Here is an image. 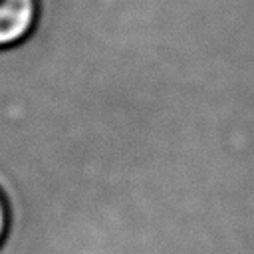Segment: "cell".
Segmentation results:
<instances>
[{"label":"cell","instance_id":"obj_2","mask_svg":"<svg viewBox=\"0 0 254 254\" xmlns=\"http://www.w3.org/2000/svg\"><path fill=\"white\" fill-rule=\"evenodd\" d=\"M8 222H10V212H8V204H6V198L0 190V244L6 236V230H8Z\"/></svg>","mask_w":254,"mask_h":254},{"label":"cell","instance_id":"obj_1","mask_svg":"<svg viewBox=\"0 0 254 254\" xmlns=\"http://www.w3.org/2000/svg\"><path fill=\"white\" fill-rule=\"evenodd\" d=\"M40 0H0V48L26 40L38 22Z\"/></svg>","mask_w":254,"mask_h":254}]
</instances>
